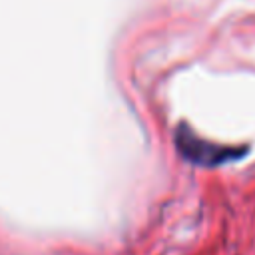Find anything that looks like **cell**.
Listing matches in <instances>:
<instances>
[{
    "label": "cell",
    "mask_w": 255,
    "mask_h": 255,
    "mask_svg": "<svg viewBox=\"0 0 255 255\" xmlns=\"http://www.w3.org/2000/svg\"><path fill=\"white\" fill-rule=\"evenodd\" d=\"M179 147H181V153L187 155L195 163H221L231 157L229 153L231 149L199 141L191 135H179Z\"/></svg>",
    "instance_id": "cell-1"
}]
</instances>
